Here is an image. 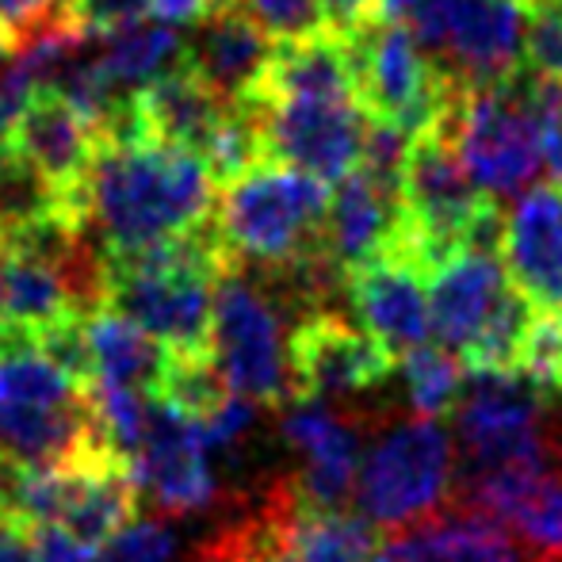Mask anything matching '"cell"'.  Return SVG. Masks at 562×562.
<instances>
[{
    "mask_svg": "<svg viewBox=\"0 0 562 562\" xmlns=\"http://www.w3.org/2000/svg\"><path fill=\"white\" fill-rule=\"evenodd\" d=\"M218 180L200 154L172 142H100L85 203L100 257L154 249L215 215Z\"/></svg>",
    "mask_w": 562,
    "mask_h": 562,
    "instance_id": "cell-1",
    "label": "cell"
},
{
    "mask_svg": "<svg viewBox=\"0 0 562 562\" xmlns=\"http://www.w3.org/2000/svg\"><path fill=\"white\" fill-rule=\"evenodd\" d=\"M329 184L280 161H257L223 184L215 200V229L234 265L265 272L329 265L326 260Z\"/></svg>",
    "mask_w": 562,
    "mask_h": 562,
    "instance_id": "cell-2",
    "label": "cell"
},
{
    "mask_svg": "<svg viewBox=\"0 0 562 562\" xmlns=\"http://www.w3.org/2000/svg\"><path fill=\"white\" fill-rule=\"evenodd\" d=\"M543 115L548 81H536L520 66L505 81L459 92L440 126L474 184L494 200H509L543 177Z\"/></svg>",
    "mask_w": 562,
    "mask_h": 562,
    "instance_id": "cell-3",
    "label": "cell"
},
{
    "mask_svg": "<svg viewBox=\"0 0 562 562\" xmlns=\"http://www.w3.org/2000/svg\"><path fill=\"white\" fill-rule=\"evenodd\" d=\"M92 432L89 391L54 368L27 329L0 322V451L20 463H61Z\"/></svg>",
    "mask_w": 562,
    "mask_h": 562,
    "instance_id": "cell-4",
    "label": "cell"
},
{
    "mask_svg": "<svg viewBox=\"0 0 562 562\" xmlns=\"http://www.w3.org/2000/svg\"><path fill=\"white\" fill-rule=\"evenodd\" d=\"M456 479V445L432 417H414L371 445L356 474L360 513L386 528H402L445 509Z\"/></svg>",
    "mask_w": 562,
    "mask_h": 562,
    "instance_id": "cell-5",
    "label": "cell"
},
{
    "mask_svg": "<svg viewBox=\"0 0 562 562\" xmlns=\"http://www.w3.org/2000/svg\"><path fill=\"white\" fill-rule=\"evenodd\" d=\"M528 0H417L402 20L456 92L497 85L520 69Z\"/></svg>",
    "mask_w": 562,
    "mask_h": 562,
    "instance_id": "cell-6",
    "label": "cell"
},
{
    "mask_svg": "<svg viewBox=\"0 0 562 562\" xmlns=\"http://www.w3.org/2000/svg\"><path fill=\"white\" fill-rule=\"evenodd\" d=\"M356 97L375 123L394 126L406 138L437 126L459 92L440 77L406 20H379L360 35H348Z\"/></svg>",
    "mask_w": 562,
    "mask_h": 562,
    "instance_id": "cell-7",
    "label": "cell"
},
{
    "mask_svg": "<svg viewBox=\"0 0 562 562\" xmlns=\"http://www.w3.org/2000/svg\"><path fill=\"white\" fill-rule=\"evenodd\" d=\"M211 356L241 398L272 409L291 406L295 398L280 306L272 303V288H265V280H249L241 265H234L215 283Z\"/></svg>",
    "mask_w": 562,
    "mask_h": 562,
    "instance_id": "cell-8",
    "label": "cell"
},
{
    "mask_svg": "<svg viewBox=\"0 0 562 562\" xmlns=\"http://www.w3.org/2000/svg\"><path fill=\"white\" fill-rule=\"evenodd\" d=\"M260 134L265 161H280L322 184H337L360 169L371 115L348 100H245Z\"/></svg>",
    "mask_w": 562,
    "mask_h": 562,
    "instance_id": "cell-9",
    "label": "cell"
},
{
    "mask_svg": "<svg viewBox=\"0 0 562 562\" xmlns=\"http://www.w3.org/2000/svg\"><path fill=\"white\" fill-rule=\"evenodd\" d=\"M451 414L471 474L548 463L551 440L543 432L540 391L520 375L471 379V391L459 394Z\"/></svg>",
    "mask_w": 562,
    "mask_h": 562,
    "instance_id": "cell-10",
    "label": "cell"
},
{
    "mask_svg": "<svg viewBox=\"0 0 562 562\" xmlns=\"http://www.w3.org/2000/svg\"><path fill=\"white\" fill-rule=\"evenodd\" d=\"M291 402H329L386 383L394 356L334 311H311L288 340Z\"/></svg>",
    "mask_w": 562,
    "mask_h": 562,
    "instance_id": "cell-11",
    "label": "cell"
},
{
    "mask_svg": "<svg viewBox=\"0 0 562 562\" xmlns=\"http://www.w3.org/2000/svg\"><path fill=\"white\" fill-rule=\"evenodd\" d=\"M12 149L38 172L46 188H50L54 203L61 215L85 226L89 218V203H85V188H89L92 161L100 154V131L89 123L61 92L38 89L31 97L27 112L15 126Z\"/></svg>",
    "mask_w": 562,
    "mask_h": 562,
    "instance_id": "cell-12",
    "label": "cell"
},
{
    "mask_svg": "<svg viewBox=\"0 0 562 562\" xmlns=\"http://www.w3.org/2000/svg\"><path fill=\"white\" fill-rule=\"evenodd\" d=\"M383 252L414 257L406 207H402V180L379 177L360 165L345 180H337L329 192L326 260L337 272V280H345L348 272L371 265Z\"/></svg>",
    "mask_w": 562,
    "mask_h": 562,
    "instance_id": "cell-13",
    "label": "cell"
},
{
    "mask_svg": "<svg viewBox=\"0 0 562 562\" xmlns=\"http://www.w3.org/2000/svg\"><path fill=\"white\" fill-rule=\"evenodd\" d=\"M134 479L165 517L200 513L218 494L211 451L203 445L195 422H188L184 414H177L169 402L154 398V394H149L146 437L134 456Z\"/></svg>",
    "mask_w": 562,
    "mask_h": 562,
    "instance_id": "cell-14",
    "label": "cell"
},
{
    "mask_svg": "<svg viewBox=\"0 0 562 562\" xmlns=\"http://www.w3.org/2000/svg\"><path fill=\"white\" fill-rule=\"evenodd\" d=\"M340 283H345L352 314L360 318V329L375 337L394 360L429 345V291H425V272L414 257L383 252L371 265L348 272Z\"/></svg>",
    "mask_w": 562,
    "mask_h": 562,
    "instance_id": "cell-15",
    "label": "cell"
},
{
    "mask_svg": "<svg viewBox=\"0 0 562 562\" xmlns=\"http://www.w3.org/2000/svg\"><path fill=\"white\" fill-rule=\"evenodd\" d=\"M502 268L536 314H562V192L528 188L502 223Z\"/></svg>",
    "mask_w": 562,
    "mask_h": 562,
    "instance_id": "cell-16",
    "label": "cell"
},
{
    "mask_svg": "<svg viewBox=\"0 0 562 562\" xmlns=\"http://www.w3.org/2000/svg\"><path fill=\"white\" fill-rule=\"evenodd\" d=\"M432 334L451 352H463L513 291L494 245H459L425 272Z\"/></svg>",
    "mask_w": 562,
    "mask_h": 562,
    "instance_id": "cell-17",
    "label": "cell"
},
{
    "mask_svg": "<svg viewBox=\"0 0 562 562\" xmlns=\"http://www.w3.org/2000/svg\"><path fill=\"white\" fill-rule=\"evenodd\" d=\"M283 440L303 456V471L291 474V486L311 505L340 509L356 494L360 474V425L334 414L326 402H291L283 406Z\"/></svg>",
    "mask_w": 562,
    "mask_h": 562,
    "instance_id": "cell-18",
    "label": "cell"
},
{
    "mask_svg": "<svg viewBox=\"0 0 562 562\" xmlns=\"http://www.w3.org/2000/svg\"><path fill=\"white\" fill-rule=\"evenodd\" d=\"M272 46V38L226 0L184 35V66L226 104H241L257 89Z\"/></svg>",
    "mask_w": 562,
    "mask_h": 562,
    "instance_id": "cell-19",
    "label": "cell"
},
{
    "mask_svg": "<svg viewBox=\"0 0 562 562\" xmlns=\"http://www.w3.org/2000/svg\"><path fill=\"white\" fill-rule=\"evenodd\" d=\"M265 509L295 562H371L383 540V528L371 525L363 513L311 505L291 486V479L276 482Z\"/></svg>",
    "mask_w": 562,
    "mask_h": 562,
    "instance_id": "cell-20",
    "label": "cell"
},
{
    "mask_svg": "<svg viewBox=\"0 0 562 562\" xmlns=\"http://www.w3.org/2000/svg\"><path fill=\"white\" fill-rule=\"evenodd\" d=\"M371 562H525L497 520L482 513L459 509L456 517L414 520V525L386 528Z\"/></svg>",
    "mask_w": 562,
    "mask_h": 562,
    "instance_id": "cell-21",
    "label": "cell"
},
{
    "mask_svg": "<svg viewBox=\"0 0 562 562\" xmlns=\"http://www.w3.org/2000/svg\"><path fill=\"white\" fill-rule=\"evenodd\" d=\"M134 108L142 115V126L154 142H172L203 157L207 142L223 126L229 108L211 85H203L192 69L180 61L169 74L149 81L146 89L134 92Z\"/></svg>",
    "mask_w": 562,
    "mask_h": 562,
    "instance_id": "cell-22",
    "label": "cell"
},
{
    "mask_svg": "<svg viewBox=\"0 0 562 562\" xmlns=\"http://www.w3.org/2000/svg\"><path fill=\"white\" fill-rule=\"evenodd\" d=\"M89 348H92V386H123V391H157L165 368V348L131 318L92 306L89 311ZM89 386V391H92Z\"/></svg>",
    "mask_w": 562,
    "mask_h": 562,
    "instance_id": "cell-23",
    "label": "cell"
},
{
    "mask_svg": "<svg viewBox=\"0 0 562 562\" xmlns=\"http://www.w3.org/2000/svg\"><path fill=\"white\" fill-rule=\"evenodd\" d=\"M92 46H97L100 66L108 69L115 89L126 92V97H134L149 81H157L161 74H169L172 66L184 61V31L169 27V23L154 20V15L126 23L119 31H108V35L92 38Z\"/></svg>",
    "mask_w": 562,
    "mask_h": 562,
    "instance_id": "cell-24",
    "label": "cell"
},
{
    "mask_svg": "<svg viewBox=\"0 0 562 562\" xmlns=\"http://www.w3.org/2000/svg\"><path fill=\"white\" fill-rule=\"evenodd\" d=\"M402 371H406V398L417 417L440 422V417H448L456 409L459 394H463L467 371L451 348L445 345L414 348L402 360Z\"/></svg>",
    "mask_w": 562,
    "mask_h": 562,
    "instance_id": "cell-25",
    "label": "cell"
},
{
    "mask_svg": "<svg viewBox=\"0 0 562 562\" xmlns=\"http://www.w3.org/2000/svg\"><path fill=\"white\" fill-rule=\"evenodd\" d=\"M192 562H295V559H291L276 520L260 505L257 517L241 520V525L218 532L211 543H203L200 555Z\"/></svg>",
    "mask_w": 562,
    "mask_h": 562,
    "instance_id": "cell-26",
    "label": "cell"
},
{
    "mask_svg": "<svg viewBox=\"0 0 562 562\" xmlns=\"http://www.w3.org/2000/svg\"><path fill=\"white\" fill-rule=\"evenodd\" d=\"M520 66L536 81L562 85V0H528Z\"/></svg>",
    "mask_w": 562,
    "mask_h": 562,
    "instance_id": "cell-27",
    "label": "cell"
},
{
    "mask_svg": "<svg viewBox=\"0 0 562 562\" xmlns=\"http://www.w3.org/2000/svg\"><path fill=\"white\" fill-rule=\"evenodd\" d=\"M46 211H58L50 188L15 149H0V237Z\"/></svg>",
    "mask_w": 562,
    "mask_h": 562,
    "instance_id": "cell-28",
    "label": "cell"
},
{
    "mask_svg": "<svg viewBox=\"0 0 562 562\" xmlns=\"http://www.w3.org/2000/svg\"><path fill=\"white\" fill-rule=\"evenodd\" d=\"M241 15H249L272 43H295V38L329 31L318 12V0H229Z\"/></svg>",
    "mask_w": 562,
    "mask_h": 562,
    "instance_id": "cell-29",
    "label": "cell"
},
{
    "mask_svg": "<svg viewBox=\"0 0 562 562\" xmlns=\"http://www.w3.org/2000/svg\"><path fill=\"white\" fill-rule=\"evenodd\" d=\"M172 555H177V540L169 528L161 520L134 517L97 551V562H172Z\"/></svg>",
    "mask_w": 562,
    "mask_h": 562,
    "instance_id": "cell-30",
    "label": "cell"
},
{
    "mask_svg": "<svg viewBox=\"0 0 562 562\" xmlns=\"http://www.w3.org/2000/svg\"><path fill=\"white\" fill-rule=\"evenodd\" d=\"M61 20H69V0H0V31L12 54Z\"/></svg>",
    "mask_w": 562,
    "mask_h": 562,
    "instance_id": "cell-31",
    "label": "cell"
},
{
    "mask_svg": "<svg viewBox=\"0 0 562 562\" xmlns=\"http://www.w3.org/2000/svg\"><path fill=\"white\" fill-rule=\"evenodd\" d=\"M149 15V0H69V20L85 38H100Z\"/></svg>",
    "mask_w": 562,
    "mask_h": 562,
    "instance_id": "cell-32",
    "label": "cell"
},
{
    "mask_svg": "<svg viewBox=\"0 0 562 562\" xmlns=\"http://www.w3.org/2000/svg\"><path fill=\"white\" fill-rule=\"evenodd\" d=\"M318 12L337 35H360L363 27L386 20V0H318Z\"/></svg>",
    "mask_w": 562,
    "mask_h": 562,
    "instance_id": "cell-33",
    "label": "cell"
},
{
    "mask_svg": "<svg viewBox=\"0 0 562 562\" xmlns=\"http://www.w3.org/2000/svg\"><path fill=\"white\" fill-rule=\"evenodd\" d=\"M31 536V548H35L38 562H92L97 551L85 548L77 536H69L61 525H35L27 528Z\"/></svg>",
    "mask_w": 562,
    "mask_h": 562,
    "instance_id": "cell-34",
    "label": "cell"
},
{
    "mask_svg": "<svg viewBox=\"0 0 562 562\" xmlns=\"http://www.w3.org/2000/svg\"><path fill=\"white\" fill-rule=\"evenodd\" d=\"M218 4H226V0H149V15L169 23V27L184 31V27H195L200 20H207Z\"/></svg>",
    "mask_w": 562,
    "mask_h": 562,
    "instance_id": "cell-35",
    "label": "cell"
},
{
    "mask_svg": "<svg viewBox=\"0 0 562 562\" xmlns=\"http://www.w3.org/2000/svg\"><path fill=\"white\" fill-rule=\"evenodd\" d=\"M417 0H386V20H402Z\"/></svg>",
    "mask_w": 562,
    "mask_h": 562,
    "instance_id": "cell-36",
    "label": "cell"
},
{
    "mask_svg": "<svg viewBox=\"0 0 562 562\" xmlns=\"http://www.w3.org/2000/svg\"><path fill=\"white\" fill-rule=\"evenodd\" d=\"M4 280H8V257H4V245H0V322H4Z\"/></svg>",
    "mask_w": 562,
    "mask_h": 562,
    "instance_id": "cell-37",
    "label": "cell"
},
{
    "mask_svg": "<svg viewBox=\"0 0 562 562\" xmlns=\"http://www.w3.org/2000/svg\"><path fill=\"white\" fill-rule=\"evenodd\" d=\"M555 394H562V314H559V360H555Z\"/></svg>",
    "mask_w": 562,
    "mask_h": 562,
    "instance_id": "cell-38",
    "label": "cell"
},
{
    "mask_svg": "<svg viewBox=\"0 0 562 562\" xmlns=\"http://www.w3.org/2000/svg\"><path fill=\"white\" fill-rule=\"evenodd\" d=\"M12 61V46H8V38H4V31H0V69Z\"/></svg>",
    "mask_w": 562,
    "mask_h": 562,
    "instance_id": "cell-39",
    "label": "cell"
},
{
    "mask_svg": "<svg viewBox=\"0 0 562 562\" xmlns=\"http://www.w3.org/2000/svg\"><path fill=\"white\" fill-rule=\"evenodd\" d=\"M559 119H562V108H559Z\"/></svg>",
    "mask_w": 562,
    "mask_h": 562,
    "instance_id": "cell-40",
    "label": "cell"
}]
</instances>
